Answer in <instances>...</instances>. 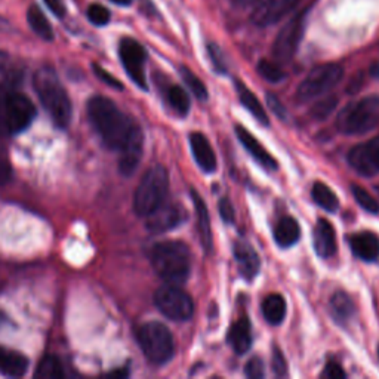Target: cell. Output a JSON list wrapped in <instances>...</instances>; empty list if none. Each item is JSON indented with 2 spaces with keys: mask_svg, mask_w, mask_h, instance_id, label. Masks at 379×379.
<instances>
[{
  "mask_svg": "<svg viewBox=\"0 0 379 379\" xmlns=\"http://www.w3.org/2000/svg\"><path fill=\"white\" fill-rule=\"evenodd\" d=\"M88 116L102 142L111 150L120 151L137 126L115 102L101 95H95L89 99Z\"/></svg>",
  "mask_w": 379,
  "mask_h": 379,
  "instance_id": "1",
  "label": "cell"
},
{
  "mask_svg": "<svg viewBox=\"0 0 379 379\" xmlns=\"http://www.w3.org/2000/svg\"><path fill=\"white\" fill-rule=\"evenodd\" d=\"M151 265L159 278L169 284H184L191 270V255L187 244L177 240L160 242L153 246Z\"/></svg>",
  "mask_w": 379,
  "mask_h": 379,
  "instance_id": "2",
  "label": "cell"
},
{
  "mask_svg": "<svg viewBox=\"0 0 379 379\" xmlns=\"http://www.w3.org/2000/svg\"><path fill=\"white\" fill-rule=\"evenodd\" d=\"M35 90L55 125L67 128L71 120V101L52 67L39 68L33 77Z\"/></svg>",
  "mask_w": 379,
  "mask_h": 379,
  "instance_id": "3",
  "label": "cell"
},
{
  "mask_svg": "<svg viewBox=\"0 0 379 379\" xmlns=\"http://www.w3.org/2000/svg\"><path fill=\"white\" fill-rule=\"evenodd\" d=\"M379 125V95L348 104L336 119V128L345 135H363Z\"/></svg>",
  "mask_w": 379,
  "mask_h": 379,
  "instance_id": "4",
  "label": "cell"
},
{
  "mask_svg": "<svg viewBox=\"0 0 379 379\" xmlns=\"http://www.w3.org/2000/svg\"><path fill=\"white\" fill-rule=\"evenodd\" d=\"M169 190V175L163 166H153L141 178L134 196V209L138 217L147 218L165 203Z\"/></svg>",
  "mask_w": 379,
  "mask_h": 379,
  "instance_id": "5",
  "label": "cell"
},
{
  "mask_svg": "<svg viewBox=\"0 0 379 379\" xmlns=\"http://www.w3.org/2000/svg\"><path fill=\"white\" fill-rule=\"evenodd\" d=\"M137 338L142 353L155 365L168 363L175 353L173 335L163 323L150 322L142 324L138 329Z\"/></svg>",
  "mask_w": 379,
  "mask_h": 379,
  "instance_id": "6",
  "label": "cell"
},
{
  "mask_svg": "<svg viewBox=\"0 0 379 379\" xmlns=\"http://www.w3.org/2000/svg\"><path fill=\"white\" fill-rule=\"evenodd\" d=\"M344 77V68L338 64H322L314 67L296 89V98L301 102H310L324 97Z\"/></svg>",
  "mask_w": 379,
  "mask_h": 379,
  "instance_id": "7",
  "label": "cell"
},
{
  "mask_svg": "<svg viewBox=\"0 0 379 379\" xmlns=\"http://www.w3.org/2000/svg\"><path fill=\"white\" fill-rule=\"evenodd\" d=\"M155 304L163 315L175 322H187L194 314L191 296L178 284H163L155 293Z\"/></svg>",
  "mask_w": 379,
  "mask_h": 379,
  "instance_id": "8",
  "label": "cell"
},
{
  "mask_svg": "<svg viewBox=\"0 0 379 379\" xmlns=\"http://www.w3.org/2000/svg\"><path fill=\"white\" fill-rule=\"evenodd\" d=\"M36 117L33 101L19 92H6V130L8 135H17L32 125Z\"/></svg>",
  "mask_w": 379,
  "mask_h": 379,
  "instance_id": "9",
  "label": "cell"
},
{
  "mask_svg": "<svg viewBox=\"0 0 379 379\" xmlns=\"http://www.w3.org/2000/svg\"><path fill=\"white\" fill-rule=\"evenodd\" d=\"M305 30V17L298 14L286 23L273 43V57L275 63H288L296 54Z\"/></svg>",
  "mask_w": 379,
  "mask_h": 379,
  "instance_id": "10",
  "label": "cell"
},
{
  "mask_svg": "<svg viewBox=\"0 0 379 379\" xmlns=\"http://www.w3.org/2000/svg\"><path fill=\"white\" fill-rule=\"evenodd\" d=\"M119 57L123 67H125L128 76L132 81L141 89H147V79H146V59L147 52L144 46L135 39L125 37L122 39L119 45Z\"/></svg>",
  "mask_w": 379,
  "mask_h": 379,
  "instance_id": "11",
  "label": "cell"
},
{
  "mask_svg": "<svg viewBox=\"0 0 379 379\" xmlns=\"http://www.w3.org/2000/svg\"><path fill=\"white\" fill-rule=\"evenodd\" d=\"M350 166L363 177H375L379 173V137L353 147L348 153Z\"/></svg>",
  "mask_w": 379,
  "mask_h": 379,
  "instance_id": "12",
  "label": "cell"
},
{
  "mask_svg": "<svg viewBox=\"0 0 379 379\" xmlns=\"http://www.w3.org/2000/svg\"><path fill=\"white\" fill-rule=\"evenodd\" d=\"M301 0H262L253 9L252 23L257 27H270L280 23L282 19L289 17Z\"/></svg>",
  "mask_w": 379,
  "mask_h": 379,
  "instance_id": "13",
  "label": "cell"
},
{
  "mask_svg": "<svg viewBox=\"0 0 379 379\" xmlns=\"http://www.w3.org/2000/svg\"><path fill=\"white\" fill-rule=\"evenodd\" d=\"M186 209L177 203H163L147 217V230L150 233L160 234L178 227L186 221Z\"/></svg>",
  "mask_w": 379,
  "mask_h": 379,
  "instance_id": "14",
  "label": "cell"
},
{
  "mask_svg": "<svg viewBox=\"0 0 379 379\" xmlns=\"http://www.w3.org/2000/svg\"><path fill=\"white\" fill-rule=\"evenodd\" d=\"M142 150H144V135H142L141 128L137 125L129 135L126 144L120 148L119 159V171L122 175L130 177L142 159Z\"/></svg>",
  "mask_w": 379,
  "mask_h": 379,
  "instance_id": "15",
  "label": "cell"
},
{
  "mask_svg": "<svg viewBox=\"0 0 379 379\" xmlns=\"http://www.w3.org/2000/svg\"><path fill=\"white\" fill-rule=\"evenodd\" d=\"M235 135H237L240 144L249 151V155L257 160L260 165L269 171H275L278 166V162L270 155V153L262 147L261 142L255 138L251 132L243 128V126H235Z\"/></svg>",
  "mask_w": 379,
  "mask_h": 379,
  "instance_id": "16",
  "label": "cell"
},
{
  "mask_svg": "<svg viewBox=\"0 0 379 379\" xmlns=\"http://www.w3.org/2000/svg\"><path fill=\"white\" fill-rule=\"evenodd\" d=\"M234 258L237 261L239 271L246 280L257 278L261 267L258 253L246 240H237L234 243Z\"/></svg>",
  "mask_w": 379,
  "mask_h": 379,
  "instance_id": "17",
  "label": "cell"
},
{
  "mask_svg": "<svg viewBox=\"0 0 379 379\" xmlns=\"http://www.w3.org/2000/svg\"><path fill=\"white\" fill-rule=\"evenodd\" d=\"M313 243L317 255L322 258H331L336 253L338 243L332 224L326 220H319L313 231Z\"/></svg>",
  "mask_w": 379,
  "mask_h": 379,
  "instance_id": "18",
  "label": "cell"
},
{
  "mask_svg": "<svg viewBox=\"0 0 379 379\" xmlns=\"http://www.w3.org/2000/svg\"><path fill=\"white\" fill-rule=\"evenodd\" d=\"M190 147L194 160L197 162L202 171L213 172L217 169V156H215V151L206 137L200 134V132H194V134L190 135Z\"/></svg>",
  "mask_w": 379,
  "mask_h": 379,
  "instance_id": "19",
  "label": "cell"
},
{
  "mask_svg": "<svg viewBox=\"0 0 379 379\" xmlns=\"http://www.w3.org/2000/svg\"><path fill=\"white\" fill-rule=\"evenodd\" d=\"M350 246L357 258L366 262L379 260V237L371 231H362L351 235Z\"/></svg>",
  "mask_w": 379,
  "mask_h": 379,
  "instance_id": "20",
  "label": "cell"
},
{
  "mask_svg": "<svg viewBox=\"0 0 379 379\" xmlns=\"http://www.w3.org/2000/svg\"><path fill=\"white\" fill-rule=\"evenodd\" d=\"M229 342L237 354L249 351L252 345V326L248 317H240L237 322L233 323L229 332Z\"/></svg>",
  "mask_w": 379,
  "mask_h": 379,
  "instance_id": "21",
  "label": "cell"
},
{
  "mask_svg": "<svg viewBox=\"0 0 379 379\" xmlns=\"http://www.w3.org/2000/svg\"><path fill=\"white\" fill-rule=\"evenodd\" d=\"M191 199L194 209L197 215V231L200 234V240L204 251H211L212 248V229H211V217L206 203L203 202L200 194L197 191H191Z\"/></svg>",
  "mask_w": 379,
  "mask_h": 379,
  "instance_id": "22",
  "label": "cell"
},
{
  "mask_svg": "<svg viewBox=\"0 0 379 379\" xmlns=\"http://www.w3.org/2000/svg\"><path fill=\"white\" fill-rule=\"evenodd\" d=\"M28 367V358L9 348L0 347V372L6 376L19 378L26 375Z\"/></svg>",
  "mask_w": 379,
  "mask_h": 379,
  "instance_id": "23",
  "label": "cell"
},
{
  "mask_svg": "<svg viewBox=\"0 0 379 379\" xmlns=\"http://www.w3.org/2000/svg\"><path fill=\"white\" fill-rule=\"evenodd\" d=\"M301 237V227L296 220L291 217H283L274 227L275 243L282 248H291Z\"/></svg>",
  "mask_w": 379,
  "mask_h": 379,
  "instance_id": "24",
  "label": "cell"
},
{
  "mask_svg": "<svg viewBox=\"0 0 379 379\" xmlns=\"http://www.w3.org/2000/svg\"><path fill=\"white\" fill-rule=\"evenodd\" d=\"M235 89H237V95H239V99L242 104L246 107V110H248L251 115L257 119L260 123H262V125L269 126L270 125V120H269V116L267 113H265L262 104L260 102V99L255 97L253 92L246 86L244 84H242V81H235Z\"/></svg>",
  "mask_w": 379,
  "mask_h": 379,
  "instance_id": "25",
  "label": "cell"
},
{
  "mask_svg": "<svg viewBox=\"0 0 379 379\" xmlns=\"http://www.w3.org/2000/svg\"><path fill=\"white\" fill-rule=\"evenodd\" d=\"M286 311H288V305H286L284 298L279 293L269 295L262 302L264 319L273 326H278L284 320Z\"/></svg>",
  "mask_w": 379,
  "mask_h": 379,
  "instance_id": "26",
  "label": "cell"
},
{
  "mask_svg": "<svg viewBox=\"0 0 379 379\" xmlns=\"http://www.w3.org/2000/svg\"><path fill=\"white\" fill-rule=\"evenodd\" d=\"M27 21L28 26L32 27L33 32L40 37L46 40V42H50L54 40V28L52 24L49 23V19L43 14L42 9H40L37 5H32L27 11Z\"/></svg>",
  "mask_w": 379,
  "mask_h": 379,
  "instance_id": "27",
  "label": "cell"
},
{
  "mask_svg": "<svg viewBox=\"0 0 379 379\" xmlns=\"http://www.w3.org/2000/svg\"><path fill=\"white\" fill-rule=\"evenodd\" d=\"M333 319L340 323H345L351 319L356 313V305L351 296L345 292H336L329 302Z\"/></svg>",
  "mask_w": 379,
  "mask_h": 379,
  "instance_id": "28",
  "label": "cell"
},
{
  "mask_svg": "<svg viewBox=\"0 0 379 379\" xmlns=\"http://www.w3.org/2000/svg\"><path fill=\"white\" fill-rule=\"evenodd\" d=\"M313 200L319 204V206L327 212H336L340 208V200H338L336 194L327 187L323 182H315L311 190Z\"/></svg>",
  "mask_w": 379,
  "mask_h": 379,
  "instance_id": "29",
  "label": "cell"
},
{
  "mask_svg": "<svg viewBox=\"0 0 379 379\" xmlns=\"http://www.w3.org/2000/svg\"><path fill=\"white\" fill-rule=\"evenodd\" d=\"M35 376L39 379H61L64 378V369L55 356H45L40 360Z\"/></svg>",
  "mask_w": 379,
  "mask_h": 379,
  "instance_id": "30",
  "label": "cell"
},
{
  "mask_svg": "<svg viewBox=\"0 0 379 379\" xmlns=\"http://www.w3.org/2000/svg\"><path fill=\"white\" fill-rule=\"evenodd\" d=\"M166 98L169 106L172 110L177 113L178 116H187L190 111V98L187 95V92L184 90L181 86L173 85L168 89L166 92Z\"/></svg>",
  "mask_w": 379,
  "mask_h": 379,
  "instance_id": "31",
  "label": "cell"
},
{
  "mask_svg": "<svg viewBox=\"0 0 379 379\" xmlns=\"http://www.w3.org/2000/svg\"><path fill=\"white\" fill-rule=\"evenodd\" d=\"M179 73H181V77L184 80V84H186L190 88V90L193 92V95H196L197 99L206 101L209 98L206 86H204L203 81L196 75H194L190 68L181 67Z\"/></svg>",
  "mask_w": 379,
  "mask_h": 379,
  "instance_id": "32",
  "label": "cell"
},
{
  "mask_svg": "<svg viewBox=\"0 0 379 379\" xmlns=\"http://www.w3.org/2000/svg\"><path fill=\"white\" fill-rule=\"evenodd\" d=\"M338 102H340V99L333 95L323 97L313 106V108L310 110V116L315 120H324L335 111V108L338 107Z\"/></svg>",
  "mask_w": 379,
  "mask_h": 379,
  "instance_id": "33",
  "label": "cell"
},
{
  "mask_svg": "<svg viewBox=\"0 0 379 379\" xmlns=\"http://www.w3.org/2000/svg\"><path fill=\"white\" fill-rule=\"evenodd\" d=\"M257 70L264 80L271 81V84H279V81L284 79V71L282 70L279 63H274V61L261 59L257 66Z\"/></svg>",
  "mask_w": 379,
  "mask_h": 379,
  "instance_id": "34",
  "label": "cell"
},
{
  "mask_svg": "<svg viewBox=\"0 0 379 379\" xmlns=\"http://www.w3.org/2000/svg\"><path fill=\"white\" fill-rule=\"evenodd\" d=\"M351 190H353V196H354L356 202L360 204L365 211H367L369 213L379 212V203L366 188H363L362 186H357V184H353Z\"/></svg>",
  "mask_w": 379,
  "mask_h": 379,
  "instance_id": "35",
  "label": "cell"
},
{
  "mask_svg": "<svg viewBox=\"0 0 379 379\" xmlns=\"http://www.w3.org/2000/svg\"><path fill=\"white\" fill-rule=\"evenodd\" d=\"M86 17L89 21L97 26V27H104L110 23V18H111V14L108 9L106 6H102L99 3H94V5H90L88 8V11H86Z\"/></svg>",
  "mask_w": 379,
  "mask_h": 379,
  "instance_id": "36",
  "label": "cell"
},
{
  "mask_svg": "<svg viewBox=\"0 0 379 379\" xmlns=\"http://www.w3.org/2000/svg\"><path fill=\"white\" fill-rule=\"evenodd\" d=\"M244 375L251 378V379H260L264 378L265 375V367H264V362L261 360L260 357H253L248 362L244 367Z\"/></svg>",
  "mask_w": 379,
  "mask_h": 379,
  "instance_id": "37",
  "label": "cell"
},
{
  "mask_svg": "<svg viewBox=\"0 0 379 379\" xmlns=\"http://www.w3.org/2000/svg\"><path fill=\"white\" fill-rule=\"evenodd\" d=\"M271 366H273V372L278 376L288 375V363H286V358H284L283 353L279 350L278 347H275L274 351H273Z\"/></svg>",
  "mask_w": 379,
  "mask_h": 379,
  "instance_id": "38",
  "label": "cell"
},
{
  "mask_svg": "<svg viewBox=\"0 0 379 379\" xmlns=\"http://www.w3.org/2000/svg\"><path fill=\"white\" fill-rule=\"evenodd\" d=\"M92 68H94V73L98 76V79H101L104 84H107L108 86L111 88H116V89H123V85L120 84V81L113 77L108 71H106L104 68H101L98 64H92Z\"/></svg>",
  "mask_w": 379,
  "mask_h": 379,
  "instance_id": "39",
  "label": "cell"
},
{
  "mask_svg": "<svg viewBox=\"0 0 379 379\" xmlns=\"http://www.w3.org/2000/svg\"><path fill=\"white\" fill-rule=\"evenodd\" d=\"M322 376H324L327 379H344L347 376V373L344 372V369L340 365H338L336 362H329L324 366Z\"/></svg>",
  "mask_w": 379,
  "mask_h": 379,
  "instance_id": "40",
  "label": "cell"
},
{
  "mask_svg": "<svg viewBox=\"0 0 379 379\" xmlns=\"http://www.w3.org/2000/svg\"><path fill=\"white\" fill-rule=\"evenodd\" d=\"M208 50H209V57L212 59L215 68L218 70V73H225V63H224V59H222L220 48L215 46V45H209Z\"/></svg>",
  "mask_w": 379,
  "mask_h": 379,
  "instance_id": "41",
  "label": "cell"
},
{
  "mask_svg": "<svg viewBox=\"0 0 379 379\" xmlns=\"http://www.w3.org/2000/svg\"><path fill=\"white\" fill-rule=\"evenodd\" d=\"M6 92L0 88V135H8L6 130Z\"/></svg>",
  "mask_w": 379,
  "mask_h": 379,
  "instance_id": "42",
  "label": "cell"
},
{
  "mask_svg": "<svg viewBox=\"0 0 379 379\" xmlns=\"http://www.w3.org/2000/svg\"><path fill=\"white\" fill-rule=\"evenodd\" d=\"M218 209H220V213L221 217L225 222H233L234 221V208H233V203L224 197L221 199L220 204H218Z\"/></svg>",
  "mask_w": 379,
  "mask_h": 379,
  "instance_id": "43",
  "label": "cell"
},
{
  "mask_svg": "<svg viewBox=\"0 0 379 379\" xmlns=\"http://www.w3.org/2000/svg\"><path fill=\"white\" fill-rule=\"evenodd\" d=\"M46 3V6L50 9V12H52L55 17L58 18H64L67 14V9L63 0H43Z\"/></svg>",
  "mask_w": 379,
  "mask_h": 379,
  "instance_id": "44",
  "label": "cell"
},
{
  "mask_svg": "<svg viewBox=\"0 0 379 379\" xmlns=\"http://www.w3.org/2000/svg\"><path fill=\"white\" fill-rule=\"evenodd\" d=\"M229 2L237 9H249V8L255 9L262 2V0H229Z\"/></svg>",
  "mask_w": 379,
  "mask_h": 379,
  "instance_id": "45",
  "label": "cell"
},
{
  "mask_svg": "<svg viewBox=\"0 0 379 379\" xmlns=\"http://www.w3.org/2000/svg\"><path fill=\"white\" fill-rule=\"evenodd\" d=\"M9 66H11V58H9L6 52L0 50V76L9 73Z\"/></svg>",
  "mask_w": 379,
  "mask_h": 379,
  "instance_id": "46",
  "label": "cell"
},
{
  "mask_svg": "<svg viewBox=\"0 0 379 379\" xmlns=\"http://www.w3.org/2000/svg\"><path fill=\"white\" fill-rule=\"evenodd\" d=\"M9 175H11V171H9V166L5 162L0 160V184H3L5 181L9 179Z\"/></svg>",
  "mask_w": 379,
  "mask_h": 379,
  "instance_id": "47",
  "label": "cell"
},
{
  "mask_svg": "<svg viewBox=\"0 0 379 379\" xmlns=\"http://www.w3.org/2000/svg\"><path fill=\"white\" fill-rule=\"evenodd\" d=\"M110 2L115 5H119V6H129L132 2H134V0H110Z\"/></svg>",
  "mask_w": 379,
  "mask_h": 379,
  "instance_id": "48",
  "label": "cell"
},
{
  "mask_svg": "<svg viewBox=\"0 0 379 379\" xmlns=\"http://www.w3.org/2000/svg\"><path fill=\"white\" fill-rule=\"evenodd\" d=\"M378 358H379V347H378Z\"/></svg>",
  "mask_w": 379,
  "mask_h": 379,
  "instance_id": "49",
  "label": "cell"
}]
</instances>
